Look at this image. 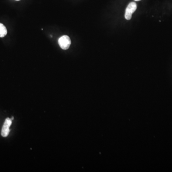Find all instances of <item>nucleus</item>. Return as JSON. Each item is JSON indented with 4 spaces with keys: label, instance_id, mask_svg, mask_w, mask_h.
<instances>
[{
    "label": "nucleus",
    "instance_id": "2",
    "mask_svg": "<svg viewBox=\"0 0 172 172\" xmlns=\"http://www.w3.org/2000/svg\"><path fill=\"white\" fill-rule=\"evenodd\" d=\"M137 6L136 3L135 2H131L129 3L128 6L127 7L125 14V18L127 20L131 19L132 17V14L136 10Z\"/></svg>",
    "mask_w": 172,
    "mask_h": 172
},
{
    "label": "nucleus",
    "instance_id": "1",
    "mask_svg": "<svg viewBox=\"0 0 172 172\" xmlns=\"http://www.w3.org/2000/svg\"><path fill=\"white\" fill-rule=\"evenodd\" d=\"M58 44H59V46L62 49L64 50H67L70 47L71 41L68 36L64 35L59 38V40H58Z\"/></svg>",
    "mask_w": 172,
    "mask_h": 172
},
{
    "label": "nucleus",
    "instance_id": "4",
    "mask_svg": "<svg viewBox=\"0 0 172 172\" xmlns=\"http://www.w3.org/2000/svg\"><path fill=\"white\" fill-rule=\"evenodd\" d=\"M7 33V30L3 24L0 23V37H3Z\"/></svg>",
    "mask_w": 172,
    "mask_h": 172
},
{
    "label": "nucleus",
    "instance_id": "5",
    "mask_svg": "<svg viewBox=\"0 0 172 172\" xmlns=\"http://www.w3.org/2000/svg\"><path fill=\"white\" fill-rule=\"evenodd\" d=\"M135 1H140L141 0H135Z\"/></svg>",
    "mask_w": 172,
    "mask_h": 172
},
{
    "label": "nucleus",
    "instance_id": "3",
    "mask_svg": "<svg viewBox=\"0 0 172 172\" xmlns=\"http://www.w3.org/2000/svg\"><path fill=\"white\" fill-rule=\"evenodd\" d=\"M12 120L11 119L7 118L5 120L2 130L1 135L2 137H6L8 135L9 133L10 132V126L12 124Z\"/></svg>",
    "mask_w": 172,
    "mask_h": 172
},
{
    "label": "nucleus",
    "instance_id": "6",
    "mask_svg": "<svg viewBox=\"0 0 172 172\" xmlns=\"http://www.w3.org/2000/svg\"><path fill=\"white\" fill-rule=\"evenodd\" d=\"M16 1H20V0H16Z\"/></svg>",
    "mask_w": 172,
    "mask_h": 172
}]
</instances>
